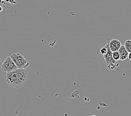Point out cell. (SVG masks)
Segmentation results:
<instances>
[{"instance_id":"1","label":"cell","mask_w":131,"mask_h":116,"mask_svg":"<svg viewBox=\"0 0 131 116\" xmlns=\"http://www.w3.org/2000/svg\"><path fill=\"white\" fill-rule=\"evenodd\" d=\"M4 79L11 87L19 89L25 84L28 79V71L26 69H17L6 73Z\"/></svg>"},{"instance_id":"2","label":"cell","mask_w":131,"mask_h":116,"mask_svg":"<svg viewBox=\"0 0 131 116\" xmlns=\"http://www.w3.org/2000/svg\"><path fill=\"white\" fill-rule=\"evenodd\" d=\"M109 40H108V43L106 45L107 47V52L105 55H103V60L109 69H114L118 66L119 64L117 62V61L114 60L112 57V51L109 48Z\"/></svg>"},{"instance_id":"3","label":"cell","mask_w":131,"mask_h":116,"mask_svg":"<svg viewBox=\"0 0 131 116\" xmlns=\"http://www.w3.org/2000/svg\"><path fill=\"white\" fill-rule=\"evenodd\" d=\"M17 68L26 69L29 65V62L23 55L20 53H14L10 56Z\"/></svg>"},{"instance_id":"4","label":"cell","mask_w":131,"mask_h":116,"mask_svg":"<svg viewBox=\"0 0 131 116\" xmlns=\"http://www.w3.org/2000/svg\"><path fill=\"white\" fill-rule=\"evenodd\" d=\"M1 67L2 70L5 71L6 73L10 72V71L17 69V67L15 64L14 63L13 60H12L10 56H8L5 59L4 62H2Z\"/></svg>"},{"instance_id":"5","label":"cell","mask_w":131,"mask_h":116,"mask_svg":"<svg viewBox=\"0 0 131 116\" xmlns=\"http://www.w3.org/2000/svg\"><path fill=\"white\" fill-rule=\"evenodd\" d=\"M121 42L118 39H113L112 40H109V48L112 52L118 51L119 49L121 47Z\"/></svg>"},{"instance_id":"6","label":"cell","mask_w":131,"mask_h":116,"mask_svg":"<svg viewBox=\"0 0 131 116\" xmlns=\"http://www.w3.org/2000/svg\"><path fill=\"white\" fill-rule=\"evenodd\" d=\"M118 51L119 54V55H120L119 60H125L128 58L129 53L127 51V50H126V48H125L124 45H121L120 48L118 50Z\"/></svg>"},{"instance_id":"7","label":"cell","mask_w":131,"mask_h":116,"mask_svg":"<svg viewBox=\"0 0 131 116\" xmlns=\"http://www.w3.org/2000/svg\"><path fill=\"white\" fill-rule=\"evenodd\" d=\"M124 46L128 52H131V40H127L125 41Z\"/></svg>"},{"instance_id":"8","label":"cell","mask_w":131,"mask_h":116,"mask_svg":"<svg viewBox=\"0 0 131 116\" xmlns=\"http://www.w3.org/2000/svg\"><path fill=\"white\" fill-rule=\"evenodd\" d=\"M112 57L114 60L115 61H118L120 59V55L119 54L118 51H114L112 52Z\"/></svg>"},{"instance_id":"9","label":"cell","mask_w":131,"mask_h":116,"mask_svg":"<svg viewBox=\"0 0 131 116\" xmlns=\"http://www.w3.org/2000/svg\"><path fill=\"white\" fill-rule=\"evenodd\" d=\"M107 52V47L106 46H104L102 47V48L100 49V53L102 55H104Z\"/></svg>"},{"instance_id":"10","label":"cell","mask_w":131,"mask_h":116,"mask_svg":"<svg viewBox=\"0 0 131 116\" xmlns=\"http://www.w3.org/2000/svg\"><path fill=\"white\" fill-rule=\"evenodd\" d=\"M128 58L130 60H131V52L129 53L128 56Z\"/></svg>"},{"instance_id":"11","label":"cell","mask_w":131,"mask_h":116,"mask_svg":"<svg viewBox=\"0 0 131 116\" xmlns=\"http://www.w3.org/2000/svg\"><path fill=\"white\" fill-rule=\"evenodd\" d=\"M2 10H3V8L1 5H0V12H1Z\"/></svg>"},{"instance_id":"12","label":"cell","mask_w":131,"mask_h":116,"mask_svg":"<svg viewBox=\"0 0 131 116\" xmlns=\"http://www.w3.org/2000/svg\"><path fill=\"white\" fill-rule=\"evenodd\" d=\"M91 116H97V115H91Z\"/></svg>"}]
</instances>
